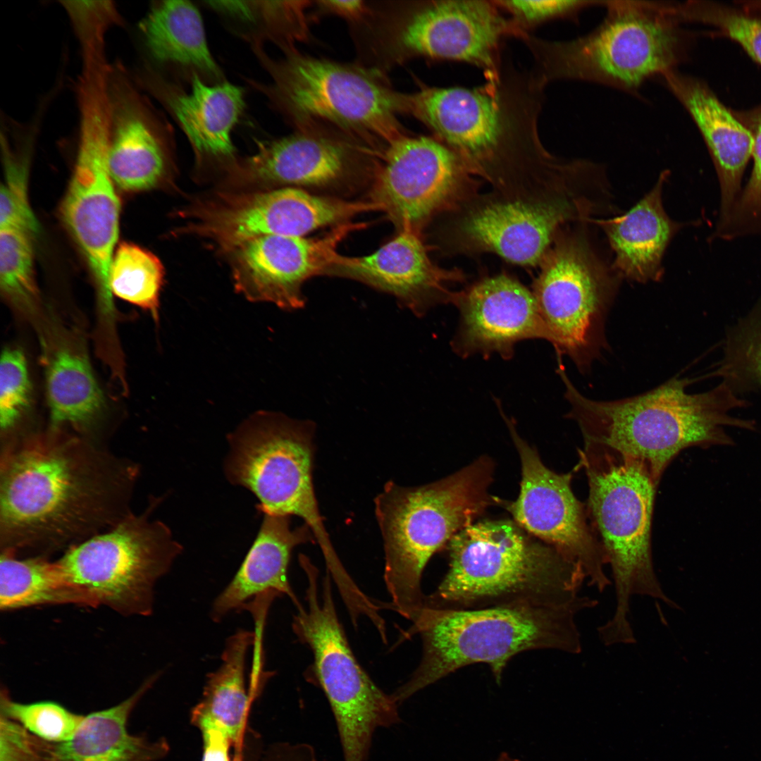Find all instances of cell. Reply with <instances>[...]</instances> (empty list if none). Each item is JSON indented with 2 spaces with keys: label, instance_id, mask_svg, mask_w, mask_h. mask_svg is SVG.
Listing matches in <instances>:
<instances>
[{
  "label": "cell",
  "instance_id": "cell-43",
  "mask_svg": "<svg viewBox=\"0 0 761 761\" xmlns=\"http://www.w3.org/2000/svg\"><path fill=\"white\" fill-rule=\"evenodd\" d=\"M310 1H249L248 21L261 20L271 30L284 51H294L296 41L309 35L307 10Z\"/></svg>",
  "mask_w": 761,
  "mask_h": 761
},
{
  "label": "cell",
  "instance_id": "cell-44",
  "mask_svg": "<svg viewBox=\"0 0 761 761\" xmlns=\"http://www.w3.org/2000/svg\"><path fill=\"white\" fill-rule=\"evenodd\" d=\"M0 716V761H44L34 735L16 722Z\"/></svg>",
  "mask_w": 761,
  "mask_h": 761
},
{
  "label": "cell",
  "instance_id": "cell-10",
  "mask_svg": "<svg viewBox=\"0 0 761 761\" xmlns=\"http://www.w3.org/2000/svg\"><path fill=\"white\" fill-rule=\"evenodd\" d=\"M300 565L307 580L306 606L297 609L292 627L314 662L305 676L325 694L334 716L344 761H366L375 731L401 722L399 705L359 664L336 612L330 572L319 586L318 571L308 558Z\"/></svg>",
  "mask_w": 761,
  "mask_h": 761
},
{
  "label": "cell",
  "instance_id": "cell-23",
  "mask_svg": "<svg viewBox=\"0 0 761 761\" xmlns=\"http://www.w3.org/2000/svg\"><path fill=\"white\" fill-rule=\"evenodd\" d=\"M324 275L352 279L393 296L417 316L436 304L452 302L446 284L462 279L458 271L434 265L416 231L401 229L373 253L337 254Z\"/></svg>",
  "mask_w": 761,
  "mask_h": 761
},
{
  "label": "cell",
  "instance_id": "cell-48",
  "mask_svg": "<svg viewBox=\"0 0 761 761\" xmlns=\"http://www.w3.org/2000/svg\"><path fill=\"white\" fill-rule=\"evenodd\" d=\"M739 6L749 12L761 15V1H739Z\"/></svg>",
  "mask_w": 761,
  "mask_h": 761
},
{
  "label": "cell",
  "instance_id": "cell-22",
  "mask_svg": "<svg viewBox=\"0 0 761 761\" xmlns=\"http://www.w3.org/2000/svg\"><path fill=\"white\" fill-rule=\"evenodd\" d=\"M459 326L454 349L462 357L497 352L509 359L526 339L547 340L533 292L506 274L484 278L454 294Z\"/></svg>",
  "mask_w": 761,
  "mask_h": 761
},
{
  "label": "cell",
  "instance_id": "cell-49",
  "mask_svg": "<svg viewBox=\"0 0 761 761\" xmlns=\"http://www.w3.org/2000/svg\"><path fill=\"white\" fill-rule=\"evenodd\" d=\"M495 761H521L519 759L512 757L507 753L502 752Z\"/></svg>",
  "mask_w": 761,
  "mask_h": 761
},
{
  "label": "cell",
  "instance_id": "cell-35",
  "mask_svg": "<svg viewBox=\"0 0 761 761\" xmlns=\"http://www.w3.org/2000/svg\"><path fill=\"white\" fill-rule=\"evenodd\" d=\"M713 375L721 376L738 395H761V299L727 334L723 358Z\"/></svg>",
  "mask_w": 761,
  "mask_h": 761
},
{
  "label": "cell",
  "instance_id": "cell-32",
  "mask_svg": "<svg viewBox=\"0 0 761 761\" xmlns=\"http://www.w3.org/2000/svg\"><path fill=\"white\" fill-rule=\"evenodd\" d=\"M46 394L54 425H84L101 411L104 400L86 356L61 346L50 356L46 370Z\"/></svg>",
  "mask_w": 761,
  "mask_h": 761
},
{
  "label": "cell",
  "instance_id": "cell-11",
  "mask_svg": "<svg viewBox=\"0 0 761 761\" xmlns=\"http://www.w3.org/2000/svg\"><path fill=\"white\" fill-rule=\"evenodd\" d=\"M315 423L280 413L258 412L228 437L224 471L233 485L251 491L264 514L297 516L318 544L327 569L342 564L330 542L314 489Z\"/></svg>",
  "mask_w": 761,
  "mask_h": 761
},
{
  "label": "cell",
  "instance_id": "cell-29",
  "mask_svg": "<svg viewBox=\"0 0 761 761\" xmlns=\"http://www.w3.org/2000/svg\"><path fill=\"white\" fill-rule=\"evenodd\" d=\"M140 30L147 51L156 61L219 79L221 71L208 47L202 16L191 2H155Z\"/></svg>",
  "mask_w": 761,
  "mask_h": 761
},
{
  "label": "cell",
  "instance_id": "cell-40",
  "mask_svg": "<svg viewBox=\"0 0 761 761\" xmlns=\"http://www.w3.org/2000/svg\"><path fill=\"white\" fill-rule=\"evenodd\" d=\"M79 42L82 62L106 61V38L124 20L112 1H59Z\"/></svg>",
  "mask_w": 761,
  "mask_h": 761
},
{
  "label": "cell",
  "instance_id": "cell-34",
  "mask_svg": "<svg viewBox=\"0 0 761 761\" xmlns=\"http://www.w3.org/2000/svg\"><path fill=\"white\" fill-rule=\"evenodd\" d=\"M163 278V266L156 255L132 242L119 244L110 270L113 295L149 311L157 320Z\"/></svg>",
  "mask_w": 761,
  "mask_h": 761
},
{
  "label": "cell",
  "instance_id": "cell-37",
  "mask_svg": "<svg viewBox=\"0 0 761 761\" xmlns=\"http://www.w3.org/2000/svg\"><path fill=\"white\" fill-rule=\"evenodd\" d=\"M673 6L682 23H700L717 28L761 66V15L710 1H673Z\"/></svg>",
  "mask_w": 761,
  "mask_h": 761
},
{
  "label": "cell",
  "instance_id": "cell-2",
  "mask_svg": "<svg viewBox=\"0 0 761 761\" xmlns=\"http://www.w3.org/2000/svg\"><path fill=\"white\" fill-rule=\"evenodd\" d=\"M570 405L567 416L581 429L584 443L602 445L646 464L659 484L672 460L691 447L734 445L728 427L755 430V422L733 416L745 407L724 381L706 392L690 394L688 378H672L643 394L600 401L582 395L564 366L557 369Z\"/></svg>",
  "mask_w": 761,
  "mask_h": 761
},
{
  "label": "cell",
  "instance_id": "cell-14",
  "mask_svg": "<svg viewBox=\"0 0 761 761\" xmlns=\"http://www.w3.org/2000/svg\"><path fill=\"white\" fill-rule=\"evenodd\" d=\"M77 156L60 214L94 278L103 316H113L110 270L119 230L120 204L108 166L107 98L87 89L77 95Z\"/></svg>",
  "mask_w": 761,
  "mask_h": 761
},
{
  "label": "cell",
  "instance_id": "cell-3",
  "mask_svg": "<svg viewBox=\"0 0 761 761\" xmlns=\"http://www.w3.org/2000/svg\"><path fill=\"white\" fill-rule=\"evenodd\" d=\"M545 87L531 70L503 61L499 77L478 87L402 93L401 111L426 125L473 172L539 170L555 159L538 134Z\"/></svg>",
  "mask_w": 761,
  "mask_h": 761
},
{
  "label": "cell",
  "instance_id": "cell-33",
  "mask_svg": "<svg viewBox=\"0 0 761 761\" xmlns=\"http://www.w3.org/2000/svg\"><path fill=\"white\" fill-rule=\"evenodd\" d=\"M46 111L38 109L27 124L10 122L18 142H11L1 128L4 180L0 191V228H14L35 236L39 222L28 196V171L32 150Z\"/></svg>",
  "mask_w": 761,
  "mask_h": 761
},
{
  "label": "cell",
  "instance_id": "cell-27",
  "mask_svg": "<svg viewBox=\"0 0 761 761\" xmlns=\"http://www.w3.org/2000/svg\"><path fill=\"white\" fill-rule=\"evenodd\" d=\"M669 173H660L651 190L623 214L594 218L613 253L612 266L621 279L645 283L659 281L666 249L683 224L672 219L662 202Z\"/></svg>",
  "mask_w": 761,
  "mask_h": 761
},
{
  "label": "cell",
  "instance_id": "cell-31",
  "mask_svg": "<svg viewBox=\"0 0 761 761\" xmlns=\"http://www.w3.org/2000/svg\"><path fill=\"white\" fill-rule=\"evenodd\" d=\"M70 604L93 607L89 598L68 580L56 561L41 557L19 558L13 553L1 552V610Z\"/></svg>",
  "mask_w": 761,
  "mask_h": 761
},
{
  "label": "cell",
  "instance_id": "cell-42",
  "mask_svg": "<svg viewBox=\"0 0 761 761\" xmlns=\"http://www.w3.org/2000/svg\"><path fill=\"white\" fill-rule=\"evenodd\" d=\"M31 383L27 361L16 348H6L0 363V423L2 429L14 425L29 405Z\"/></svg>",
  "mask_w": 761,
  "mask_h": 761
},
{
  "label": "cell",
  "instance_id": "cell-16",
  "mask_svg": "<svg viewBox=\"0 0 761 761\" xmlns=\"http://www.w3.org/2000/svg\"><path fill=\"white\" fill-rule=\"evenodd\" d=\"M370 202L317 196L297 187L224 194L197 205L182 231L207 238L224 252L266 235L304 237L373 211Z\"/></svg>",
  "mask_w": 761,
  "mask_h": 761
},
{
  "label": "cell",
  "instance_id": "cell-8",
  "mask_svg": "<svg viewBox=\"0 0 761 761\" xmlns=\"http://www.w3.org/2000/svg\"><path fill=\"white\" fill-rule=\"evenodd\" d=\"M494 464L481 457L435 482L404 487L390 481L374 499L385 552L387 607L412 621L423 606V570L431 557L488 507Z\"/></svg>",
  "mask_w": 761,
  "mask_h": 761
},
{
  "label": "cell",
  "instance_id": "cell-28",
  "mask_svg": "<svg viewBox=\"0 0 761 761\" xmlns=\"http://www.w3.org/2000/svg\"><path fill=\"white\" fill-rule=\"evenodd\" d=\"M160 674L147 679L130 697L111 707L87 715L75 734L59 743L35 736L44 761H157L168 753L165 738L151 741L132 734L128 722L134 708Z\"/></svg>",
  "mask_w": 761,
  "mask_h": 761
},
{
  "label": "cell",
  "instance_id": "cell-15",
  "mask_svg": "<svg viewBox=\"0 0 761 761\" xmlns=\"http://www.w3.org/2000/svg\"><path fill=\"white\" fill-rule=\"evenodd\" d=\"M385 27L382 42L393 59L465 62L481 69L487 80L501 73L502 40L519 37L494 0L405 2Z\"/></svg>",
  "mask_w": 761,
  "mask_h": 761
},
{
  "label": "cell",
  "instance_id": "cell-26",
  "mask_svg": "<svg viewBox=\"0 0 761 761\" xmlns=\"http://www.w3.org/2000/svg\"><path fill=\"white\" fill-rule=\"evenodd\" d=\"M290 517L264 514L239 569L213 602L210 614L214 622L245 610L249 600L268 593L287 596L297 609L302 606L290 584L288 567L294 548L315 540L305 524L292 528Z\"/></svg>",
  "mask_w": 761,
  "mask_h": 761
},
{
  "label": "cell",
  "instance_id": "cell-19",
  "mask_svg": "<svg viewBox=\"0 0 761 761\" xmlns=\"http://www.w3.org/2000/svg\"><path fill=\"white\" fill-rule=\"evenodd\" d=\"M354 226L343 224L321 238L266 235L236 246L227 252L236 291L248 300L285 310L302 308L304 283L324 276L338 243Z\"/></svg>",
  "mask_w": 761,
  "mask_h": 761
},
{
  "label": "cell",
  "instance_id": "cell-18",
  "mask_svg": "<svg viewBox=\"0 0 761 761\" xmlns=\"http://www.w3.org/2000/svg\"><path fill=\"white\" fill-rule=\"evenodd\" d=\"M371 202L401 230H417L465 197L472 170L435 137L407 134L380 155Z\"/></svg>",
  "mask_w": 761,
  "mask_h": 761
},
{
  "label": "cell",
  "instance_id": "cell-1",
  "mask_svg": "<svg viewBox=\"0 0 761 761\" xmlns=\"http://www.w3.org/2000/svg\"><path fill=\"white\" fill-rule=\"evenodd\" d=\"M134 466L85 441L30 438L1 464L2 552L51 550L111 528L126 514Z\"/></svg>",
  "mask_w": 761,
  "mask_h": 761
},
{
  "label": "cell",
  "instance_id": "cell-36",
  "mask_svg": "<svg viewBox=\"0 0 761 761\" xmlns=\"http://www.w3.org/2000/svg\"><path fill=\"white\" fill-rule=\"evenodd\" d=\"M32 240L22 230L0 229L1 292L13 306L28 313L35 310L39 302Z\"/></svg>",
  "mask_w": 761,
  "mask_h": 761
},
{
  "label": "cell",
  "instance_id": "cell-7",
  "mask_svg": "<svg viewBox=\"0 0 761 761\" xmlns=\"http://www.w3.org/2000/svg\"><path fill=\"white\" fill-rule=\"evenodd\" d=\"M579 453V465L588 480L590 525L611 567L615 592L614 613L598 628V637L606 646L633 644V596L677 607L662 589L652 561L651 527L658 483L638 459L590 443Z\"/></svg>",
  "mask_w": 761,
  "mask_h": 761
},
{
  "label": "cell",
  "instance_id": "cell-21",
  "mask_svg": "<svg viewBox=\"0 0 761 761\" xmlns=\"http://www.w3.org/2000/svg\"><path fill=\"white\" fill-rule=\"evenodd\" d=\"M380 152L343 135L323 130H296L259 144L235 171L238 182L311 187L345 180L369 156Z\"/></svg>",
  "mask_w": 761,
  "mask_h": 761
},
{
  "label": "cell",
  "instance_id": "cell-6",
  "mask_svg": "<svg viewBox=\"0 0 761 761\" xmlns=\"http://www.w3.org/2000/svg\"><path fill=\"white\" fill-rule=\"evenodd\" d=\"M603 7V20L580 37L551 41L529 33L521 39L533 58L531 72L545 87L580 80L638 96L645 82L686 60L691 35L672 1L609 0Z\"/></svg>",
  "mask_w": 761,
  "mask_h": 761
},
{
  "label": "cell",
  "instance_id": "cell-38",
  "mask_svg": "<svg viewBox=\"0 0 761 761\" xmlns=\"http://www.w3.org/2000/svg\"><path fill=\"white\" fill-rule=\"evenodd\" d=\"M734 113L751 133L753 167L729 218L717 225V237L726 240L761 235V106Z\"/></svg>",
  "mask_w": 761,
  "mask_h": 761
},
{
  "label": "cell",
  "instance_id": "cell-39",
  "mask_svg": "<svg viewBox=\"0 0 761 761\" xmlns=\"http://www.w3.org/2000/svg\"><path fill=\"white\" fill-rule=\"evenodd\" d=\"M0 710V715L16 722L36 737L52 743L70 739L85 718V715L54 701H15L4 689L1 691Z\"/></svg>",
  "mask_w": 761,
  "mask_h": 761
},
{
  "label": "cell",
  "instance_id": "cell-17",
  "mask_svg": "<svg viewBox=\"0 0 761 761\" xmlns=\"http://www.w3.org/2000/svg\"><path fill=\"white\" fill-rule=\"evenodd\" d=\"M502 414L519 454L521 481L516 500L497 498V504L530 536L579 564L588 585L604 592L612 585L605 570L606 557L583 503L571 489L572 471L557 474L547 468L518 435L512 421Z\"/></svg>",
  "mask_w": 761,
  "mask_h": 761
},
{
  "label": "cell",
  "instance_id": "cell-30",
  "mask_svg": "<svg viewBox=\"0 0 761 761\" xmlns=\"http://www.w3.org/2000/svg\"><path fill=\"white\" fill-rule=\"evenodd\" d=\"M256 633L240 629L225 642L221 664L206 679L202 698L191 721L211 724L222 731L237 748L243 745L249 705L254 695L246 687V660Z\"/></svg>",
  "mask_w": 761,
  "mask_h": 761
},
{
  "label": "cell",
  "instance_id": "cell-47",
  "mask_svg": "<svg viewBox=\"0 0 761 761\" xmlns=\"http://www.w3.org/2000/svg\"><path fill=\"white\" fill-rule=\"evenodd\" d=\"M319 11L336 15L352 23H361L371 13L366 2L359 0H325L315 2Z\"/></svg>",
  "mask_w": 761,
  "mask_h": 761
},
{
  "label": "cell",
  "instance_id": "cell-20",
  "mask_svg": "<svg viewBox=\"0 0 761 761\" xmlns=\"http://www.w3.org/2000/svg\"><path fill=\"white\" fill-rule=\"evenodd\" d=\"M106 88L111 177L126 192L154 188L166 175L169 127L122 63H111Z\"/></svg>",
  "mask_w": 761,
  "mask_h": 761
},
{
  "label": "cell",
  "instance_id": "cell-9",
  "mask_svg": "<svg viewBox=\"0 0 761 761\" xmlns=\"http://www.w3.org/2000/svg\"><path fill=\"white\" fill-rule=\"evenodd\" d=\"M255 51L271 77L259 88L296 130L335 132L379 151L407 134L398 119L401 93L377 68L295 50L275 61Z\"/></svg>",
  "mask_w": 761,
  "mask_h": 761
},
{
  "label": "cell",
  "instance_id": "cell-25",
  "mask_svg": "<svg viewBox=\"0 0 761 761\" xmlns=\"http://www.w3.org/2000/svg\"><path fill=\"white\" fill-rule=\"evenodd\" d=\"M657 80L687 111L707 145L719 185L721 224L729 218L742 192L743 173L752 157L751 133L702 80L677 69Z\"/></svg>",
  "mask_w": 761,
  "mask_h": 761
},
{
  "label": "cell",
  "instance_id": "cell-13",
  "mask_svg": "<svg viewBox=\"0 0 761 761\" xmlns=\"http://www.w3.org/2000/svg\"><path fill=\"white\" fill-rule=\"evenodd\" d=\"M182 551L166 524L147 514H130L107 531L73 545L56 562L94 607L148 616L157 581Z\"/></svg>",
  "mask_w": 761,
  "mask_h": 761
},
{
  "label": "cell",
  "instance_id": "cell-46",
  "mask_svg": "<svg viewBox=\"0 0 761 761\" xmlns=\"http://www.w3.org/2000/svg\"><path fill=\"white\" fill-rule=\"evenodd\" d=\"M260 761H318L314 746L307 743L278 742L268 747Z\"/></svg>",
  "mask_w": 761,
  "mask_h": 761
},
{
  "label": "cell",
  "instance_id": "cell-5",
  "mask_svg": "<svg viewBox=\"0 0 761 761\" xmlns=\"http://www.w3.org/2000/svg\"><path fill=\"white\" fill-rule=\"evenodd\" d=\"M449 569L424 605L476 609L575 601L586 579L581 566L514 521L471 524L447 544Z\"/></svg>",
  "mask_w": 761,
  "mask_h": 761
},
{
  "label": "cell",
  "instance_id": "cell-12",
  "mask_svg": "<svg viewBox=\"0 0 761 761\" xmlns=\"http://www.w3.org/2000/svg\"><path fill=\"white\" fill-rule=\"evenodd\" d=\"M586 223L558 233L533 292L547 340L581 373L607 348L605 319L622 280L598 252Z\"/></svg>",
  "mask_w": 761,
  "mask_h": 761
},
{
  "label": "cell",
  "instance_id": "cell-41",
  "mask_svg": "<svg viewBox=\"0 0 761 761\" xmlns=\"http://www.w3.org/2000/svg\"><path fill=\"white\" fill-rule=\"evenodd\" d=\"M496 5L509 14L519 33V38L536 27L558 19L575 21L580 13L593 6H603L605 1L586 0H494Z\"/></svg>",
  "mask_w": 761,
  "mask_h": 761
},
{
  "label": "cell",
  "instance_id": "cell-4",
  "mask_svg": "<svg viewBox=\"0 0 761 761\" xmlns=\"http://www.w3.org/2000/svg\"><path fill=\"white\" fill-rule=\"evenodd\" d=\"M598 604L595 599L579 596L559 606L518 603L454 610L423 605L402 636L405 640L420 636L421 661L391 695L400 705L427 686L476 663L488 664L500 684L509 661L527 650L579 654L582 643L576 617Z\"/></svg>",
  "mask_w": 761,
  "mask_h": 761
},
{
  "label": "cell",
  "instance_id": "cell-24",
  "mask_svg": "<svg viewBox=\"0 0 761 761\" xmlns=\"http://www.w3.org/2000/svg\"><path fill=\"white\" fill-rule=\"evenodd\" d=\"M132 75L173 116L198 160L233 156L231 133L244 109L242 88L228 82L211 85L194 73L190 91L184 92L147 65Z\"/></svg>",
  "mask_w": 761,
  "mask_h": 761
},
{
  "label": "cell",
  "instance_id": "cell-45",
  "mask_svg": "<svg viewBox=\"0 0 761 761\" xmlns=\"http://www.w3.org/2000/svg\"><path fill=\"white\" fill-rule=\"evenodd\" d=\"M195 726L202 735V761H242V748L237 749L234 759H231L230 748L233 745L222 731L206 722L198 723Z\"/></svg>",
  "mask_w": 761,
  "mask_h": 761
}]
</instances>
